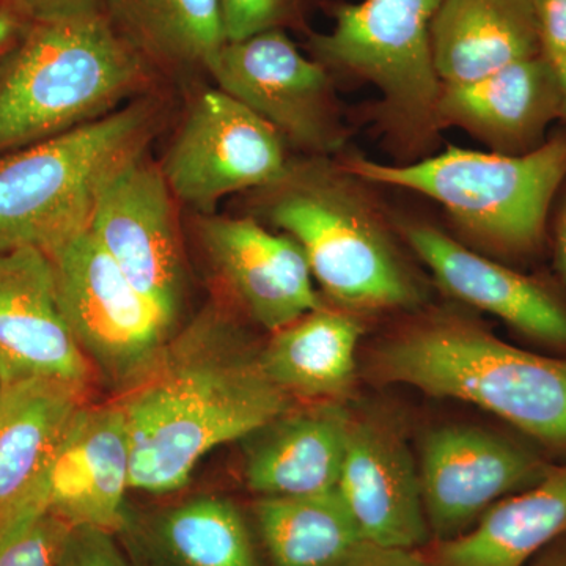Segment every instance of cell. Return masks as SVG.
Masks as SVG:
<instances>
[{
	"label": "cell",
	"mask_w": 566,
	"mask_h": 566,
	"mask_svg": "<svg viewBox=\"0 0 566 566\" xmlns=\"http://www.w3.org/2000/svg\"><path fill=\"white\" fill-rule=\"evenodd\" d=\"M0 405H2V385H0Z\"/></svg>",
	"instance_id": "37"
},
{
	"label": "cell",
	"mask_w": 566,
	"mask_h": 566,
	"mask_svg": "<svg viewBox=\"0 0 566 566\" xmlns=\"http://www.w3.org/2000/svg\"><path fill=\"white\" fill-rule=\"evenodd\" d=\"M345 170L370 185L394 186L434 200L483 251L527 262L545 249L554 199L566 182V133L524 155L449 145L416 163L349 158Z\"/></svg>",
	"instance_id": "5"
},
{
	"label": "cell",
	"mask_w": 566,
	"mask_h": 566,
	"mask_svg": "<svg viewBox=\"0 0 566 566\" xmlns=\"http://www.w3.org/2000/svg\"><path fill=\"white\" fill-rule=\"evenodd\" d=\"M29 24L7 0H0V54L17 43Z\"/></svg>",
	"instance_id": "34"
},
{
	"label": "cell",
	"mask_w": 566,
	"mask_h": 566,
	"mask_svg": "<svg viewBox=\"0 0 566 566\" xmlns=\"http://www.w3.org/2000/svg\"><path fill=\"white\" fill-rule=\"evenodd\" d=\"M400 230L446 293L497 316L532 344L566 356V296L560 290L465 248L431 223L403 222Z\"/></svg>",
	"instance_id": "14"
},
{
	"label": "cell",
	"mask_w": 566,
	"mask_h": 566,
	"mask_svg": "<svg viewBox=\"0 0 566 566\" xmlns=\"http://www.w3.org/2000/svg\"><path fill=\"white\" fill-rule=\"evenodd\" d=\"M542 449L471 424L424 436L419 475L431 539L464 534L495 502L542 482L554 468Z\"/></svg>",
	"instance_id": "11"
},
{
	"label": "cell",
	"mask_w": 566,
	"mask_h": 566,
	"mask_svg": "<svg viewBox=\"0 0 566 566\" xmlns=\"http://www.w3.org/2000/svg\"><path fill=\"white\" fill-rule=\"evenodd\" d=\"M132 444V490L172 493L216 447L249 438L292 408L260 352L219 307L172 335L156 363L115 398Z\"/></svg>",
	"instance_id": "1"
},
{
	"label": "cell",
	"mask_w": 566,
	"mask_h": 566,
	"mask_svg": "<svg viewBox=\"0 0 566 566\" xmlns=\"http://www.w3.org/2000/svg\"><path fill=\"white\" fill-rule=\"evenodd\" d=\"M352 415L338 401L290 408L249 436L244 476L263 497L337 490Z\"/></svg>",
	"instance_id": "19"
},
{
	"label": "cell",
	"mask_w": 566,
	"mask_h": 566,
	"mask_svg": "<svg viewBox=\"0 0 566 566\" xmlns=\"http://www.w3.org/2000/svg\"><path fill=\"white\" fill-rule=\"evenodd\" d=\"M290 164L281 134L214 87L189 106L161 169L177 200L212 214L230 193L274 185Z\"/></svg>",
	"instance_id": "10"
},
{
	"label": "cell",
	"mask_w": 566,
	"mask_h": 566,
	"mask_svg": "<svg viewBox=\"0 0 566 566\" xmlns=\"http://www.w3.org/2000/svg\"><path fill=\"white\" fill-rule=\"evenodd\" d=\"M365 542L415 549L431 542L415 457L378 416H352L337 486Z\"/></svg>",
	"instance_id": "16"
},
{
	"label": "cell",
	"mask_w": 566,
	"mask_h": 566,
	"mask_svg": "<svg viewBox=\"0 0 566 566\" xmlns=\"http://www.w3.org/2000/svg\"><path fill=\"white\" fill-rule=\"evenodd\" d=\"M159 535L181 566H259L243 516L223 499L177 506L164 516Z\"/></svg>",
	"instance_id": "26"
},
{
	"label": "cell",
	"mask_w": 566,
	"mask_h": 566,
	"mask_svg": "<svg viewBox=\"0 0 566 566\" xmlns=\"http://www.w3.org/2000/svg\"><path fill=\"white\" fill-rule=\"evenodd\" d=\"M442 0H363L340 6L327 33L312 39L316 61L374 84L382 115L406 144L438 133L442 84L431 55V24Z\"/></svg>",
	"instance_id": "7"
},
{
	"label": "cell",
	"mask_w": 566,
	"mask_h": 566,
	"mask_svg": "<svg viewBox=\"0 0 566 566\" xmlns=\"http://www.w3.org/2000/svg\"><path fill=\"white\" fill-rule=\"evenodd\" d=\"M255 516L275 566H337L364 542L338 490L263 497Z\"/></svg>",
	"instance_id": "25"
},
{
	"label": "cell",
	"mask_w": 566,
	"mask_h": 566,
	"mask_svg": "<svg viewBox=\"0 0 566 566\" xmlns=\"http://www.w3.org/2000/svg\"><path fill=\"white\" fill-rule=\"evenodd\" d=\"M103 11L155 70L207 71L226 43L219 0H103Z\"/></svg>",
	"instance_id": "24"
},
{
	"label": "cell",
	"mask_w": 566,
	"mask_h": 566,
	"mask_svg": "<svg viewBox=\"0 0 566 566\" xmlns=\"http://www.w3.org/2000/svg\"><path fill=\"white\" fill-rule=\"evenodd\" d=\"M363 327L354 312L323 304L273 333L260 352L264 374L292 400L337 401L353 385Z\"/></svg>",
	"instance_id": "23"
},
{
	"label": "cell",
	"mask_w": 566,
	"mask_h": 566,
	"mask_svg": "<svg viewBox=\"0 0 566 566\" xmlns=\"http://www.w3.org/2000/svg\"><path fill=\"white\" fill-rule=\"evenodd\" d=\"M556 73L558 92H560V120L566 122V57L549 59Z\"/></svg>",
	"instance_id": "36"
},
{
	"label": "cell",
	"mask_w": 566,
	"mask_h": 566,
	"mask_svg": "<svg viewBox=\"0 0 566 566\" xmlns=\"http://www.w3.org/2000/svg\"><path fill=\"white\" fill-rule=\"evenodd\" d=\"M48 501L70 527L114 534L125 524L132 444L117 401L82 406L46 472Z\"/></svg>",
	"instance_id": "17"
},
{
	"label": "cell",
	"mask_w": 566,
	"mask_h": 566,
	"mask_svg": "<svg viewBox=\"0 0 566 566\" xmlns=\"http://www.w3.org/2000/svg\"><path fill=\"white\" fill-rule=\"evenodd\" d=\"M370 375L479 406L543 449L566 453V356L517 348L463 315L439 311L379 342Z\"/></svg>",
	"instance_id": "2"
},
{
	"label": "cell",
	"mask_w": 566,
	"mask_h": 566,
	"mask_svg": "<svg viewBox=\"0 0 566 566\" xmlns=\"http://www.w3.org/2000/svg\"><path fill=\"white\" fill-rule=\"evenodd\" d=\"M46 253L74 340L92 367L123 392L150 370L175 322L128 281L91 230Z\"/></svg>",
	"instance_id": "8"
},
{
	"label": "cell",
	"mask_w": 566,
	"mask_h": 566,
	"mask_svg": "<svg viewBox=\"0 0 566 566\" xmlns=\"http://www.w3.org/2000/svg\"><path fill=\"white\" fill-rule=\"evenodd\" d=\"M226 41L248 39L279 29L290 17L296 0H219Z\"/></svg>",
	"instance_id": "28"
},
{
	"label": "cell",
	"mask_w": 566,
	"mask_h": 566,
	"mask_svg": "<svg viewBox=\"0 0 566 566\" xmlns=\"http://www.w3.org/2000/svg\"><path fill=\"white\" fill-rule=\"evenodd\" d=\"M55 566H129L111 532L70 527Z\"/></svg>",
	"instance_id": "29"
},
{
	"label": "cell",
	"mask_w": 566,
	"mask_h": 566,
	"mask_svg": "<svg viewBox=\"0 0 566 566\" xmlns=\"http://www.w3.org/2000/svg\"><path fill=\"white\" fill-rule=\"evenodd\" d=\"M337 566H430L419 551L360 542Z\"/></svg>",
	"instance_id": "32"
},
{
	"label": "cell",
	"mask_w": 566,
	"mask_h": 566,
	"mask_svg": "<svg viewBox=\"0 0 566 566\" xmlns=\"http://www.w3.org/2000/svg\"><path fill=\"white\" fill-rule=\"evenodd\" d=\"M28 22L65 20L103 10V0H7Z\"/></svg>",
	"instance_id": "31"
},
{
	"label": "cell",
	"mask_w": 566,
	"mask_h": 566,
	"mask_svg": "<svg viewBox=\"0 0 566 566\" xmlns=\"http://www.w3.org/2000/svg\"><path fill=\"white\" fill-rule=\"evenodd\" d=\"M543 55L547 59L566 57V0H531Z\"/></svg>",
	"instance_id": "30"
},
{
	"label": "cell",
	"mask_w": 566,
	"mask_h": 566,
	"mask_svg": "<svg viewBox=\"0 0 566 566\" xmlns=\"http://www.w3.org/2000/svg\"><path fill=\"white\" fill-rule=\"evenodd\" d=\"M256 210L300 245L327 300L354 314L412 311L424 292L365 181L308 156L259 189Z\"/></svg>",
	"instance_id": "3"
},
{
	"label": "cell",
	"mask_w": 566,
	"mask_h": 566,
	"mask_svg": "<svg viewBox=\"0 0 566 566\" xmlns=\"http://www.w3.org/2000/svg\"><path fill=\"white\" fill-rule=\"evenodd\" d=\"M155 71L103 10L31 22L0 54V156L117 111Z\"/></svg>",
	"instance_id": "4"
},
{
	"label": "cell",
	"mask_w": 566,
	"mask_h": 566,
	"mask_svg": "<svg viewBox=\"0 0 566 566\" xmlns=\"http://www.w3.org/2000/svg\"><path fill=\"white\" fill-rule=\"evenodd\" d=\"M554 270L558 275L562 289L566 292V182L558 202L553 223Z\"/></svg>",
	"instance_id": "33"
},
{
	"label": "cell",
	"mask_w": 566,
	"mask_h": 566,
	"mask_svg": "<svg viewBox=\"0 0 566 566\" xmlns=\"http://www.w3.org/2000/svg\"><path fill=\"white\" fill-rule=\"evenodd\" d=\"M93 374L62 314L48 253L0 252V385L57 378L88 386Z\"/></svg>",
	"instance_id": "15"
},
{
	"label": "cell",
	"mask_w": 566,
	"mask_h": 566,
	"mask_svg": "<svg viewBox=\"0 0 566 566\" xmlns=\"http://www.w3.org/2000/svg\"><path fill=\"white\" fill-rule=\"evenodd\" d=\"M88 230L128 281L177 322L186 289L177 197L147 151L104 186Z\"/></svg>",
	"instance_id": "12"
},
{
	"label": "cell",
	"mask_w": 566,
	"mask_h": 566,
	"mask_svg": "<svg viewBox=\"0 0 566 566\" xmlns=\"http://www.w3.org/2000/svg\"><path fill=\"white\" fill-rule=\"evenodd\" d=\"M543 54L531 0H442L431 55L442 85L469 84Z\"/></svg>",
	"instance_id": "20"
},
{
	"label": "cell",
	"mask_w": 566,
	"mask_h": 566,
	"mask_svg": "<svg viewBox=\"0 0 566 566\" xmlns=\"http://www.w3.org/2000/svg\"><path fill=\"white\" fill-rule=\"evenodd\" d=\"M566 534V463L554 465L536 485L486 510L474 526L434 542L430 566H527Z\"/></svg>",
	"instance_id": "21"
},
{
	"label": "cell",
	"mask_w": 566,
	"mask_h": 566,
	"mask_svg": "<svg viewBox=\"0 0 566 566\" xmlns=\"http://www.w3.org/2000/svg\"><path fill=\"white\" fill-rule=\"evenodd\" d=\"M218 88L308 156L340 150L346 129L329 70L305 57L281 29L226 41L208 63Z\"/></svg>",
	"instance_id": "9"
},
{
	"label": "cell",
	"mask_w": 566,
	"mask_h": 566,
	"mask_svg": "<svg viewBox=\"0 0 566 566\" xmlns=\"http://www.w3.org/2000/svg\"><path fill=\"white\" fill-rule=\"evenodd\" d=\"M88 386L32 378L2 387L0 515L46 474L71 420L87 403Z\"/></svg>",
	"instance_id": "22"
},
{
	"label": "cell",
	"mask_w": 566,
	"mask_h": 566,
	"mask_svg": "<svg viewBox=\"0 0 566 566\" xmlns=\"http://www.w3.org/2000/svg\"><path fill=\"white\" fill-rule=\"evenodd\" d=\"M69 531V524L50 510L44 474L0 515V566H55Z\"/></svg>",
	"instance_id": "27"
},
{
	"label": "cell",
	"mask_w": 566,
	"mask_h": 566,
	"mask_svg": "<svg viewBox=\"0 0 566 566\" xmlns=\"http://www.w3.org/2000/svg\"><path fill=\"white\" fill-rule=\"evenodd\" d=\"M560 112L553 63L539 54L483 80L442 85L436 128L455 126L494 153L524 155L545 144L547 128L560 120Z\"/></svg>",
	"instance_id": "18"
},
{
	"label": "cell",
	"mask_w": 566,
	"mask_h": 566,
	"mask_svg": "<svg viewBox=\"0 0 566 566\" xmlns=\"http://www.w3.org/2000/svg\"><path fill=\"white\" fill-rule=\"evenodd\" d=\"M161 118V102L142 95L102 118L0 156V252H48L88 230L104 186L147 151Z\"/></svg>",
	"instance_id": "6"
},
{
	"label": "cell",
	"mask_w": 566,
	"mask_h": 566,
	"mask_svg": "<svg viewBox=\"0 0 566 566\" xmlns=\"http://www.w3.org/2000/svg\"><path fill=\"white\" fill-rule=\"evenodd\" d=\"M196 227L212 271L259 326L275 333L324 304L303 251L285 233L252 216L202 214Z\"/></svg>",
	"instance_id": "13"
},
{
	"label": "cell",
	"mask_w": 566,
	"mask_h": 566,
	"mask_svg": "<svg viewBox=\"0 0 566 566\" xmlns=\"http://www.w3.org/2000/svg\"><path fill=\"white\" fill-rule=\"evenodd\" d=\"M527 566H566V534L554 539Z\"/></svg>",
	"instance_id": "35"
}]
</instances>
